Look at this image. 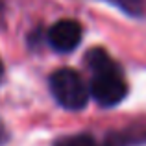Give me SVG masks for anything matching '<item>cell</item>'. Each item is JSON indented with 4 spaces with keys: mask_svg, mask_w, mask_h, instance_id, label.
<instances>
[{
    "mask_svg": "<svg viewBox=\"0 0 146 146\" xmlns=\"http://www.w3.org/2000/svg\"><path fill=\"white\" fill-rule=\"evenodd\" d=\"M50 93L61 107L68 111H80L89 102V85L72 68H59L48 80Z\"/></svg>",
    "mask_w": 146,
    "mask_h": 146,
    "instance_id": "7a4b0ae2",
    "label": "cell"
},
{
    "mask_svg": "<svg viewBox=\"0 0 146 146\" xmlns=\"http://www.w3.org/2000/svg\"><path fill=\"white\" fill-rule=\"evenodd\" d=\"M0 139H2V129H0Z\"/></svg>",
    "mask_w": 146,
    "mask_h": 146,
    "instance_id": "52a82bcc",
    "label": "cell"
},
{
    "mask_svg": "<svg viewBox=\"0 0 146 146\" xmlns=\"http://www.w3.org/2000/svg\"><path fill=\"white\" fill-rule=\"evenodd\" d=\"M115 4L129 15H135V17L146 15V0H115Z\"/></svg>",
    "mask_w": 146,
    "mask_h": 146,
    "instance_id": "5b68a950",
    "label": "cell"
},
{
    "mask_svg": "<svg viewBox=\"0 0 146 146\" xmlns=\"http://www.w3.org/2000/svg\"><path fill=\"white\" fill-rule=\"evenodd\" d=\"M4 78V65H2V61H0V80Z\"/></svg>",
    "mask_w": 146,
    "mask_h": 146,
    "instance_id": "8992f818",
    "label": "cell"
},
{
    "mask_svg": "<svg viewBox=\"0 0 146 146\" xmlns=\"http://www.w3.org/2000/svg\"><path fill=\"white\" fill-rule=\"evenodd\" d=\"M82 35L83 32H82L80 22L72 21V19H63V21H57L50 26L46 33V41L56 52L68 54L80 46Z\"/></svg>",
    "mask_w": 146,
    "mask_h": 146,
    "instance_id": "3957f363",
    "label": "cell"
},
{
    "mask_svg": "<svg viewBox=\"0 0 146 146\" xmlns=\"http://www.w3.org/2000/svg\"><path fill=\"white\" fill-rule=\"evenodd\" d=\"M87 63L93 70L89 93L102 107L118 106L128 94L122 70L117 63L109 57V54L102 48H93L87 54Z\"/></svg>",
    "mask_w": 146,
    "mask_h": 146,
    "instance_id": "6da1fadb",
    "label": "cell"
},
{
    "mask_svg": "<svg viewBox=\"0 0 146 146\" xmlns=\"http://www.w3.org/2000/svg\"><path fill=\"white\" fill-rule=\"evenodd\" d=\"M54 146H117V144H115L113 137L109 141H106L104 144H100L89 133H78V135H70V137H65V139L57 141Z\"/></svg>",
    "mask_w": 146,
    "mask_h": 146,
    "instance_id": "277c9868",
    "label": "cell"
}]
</instances>
